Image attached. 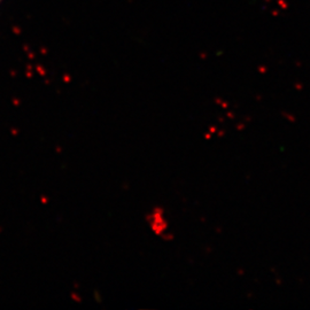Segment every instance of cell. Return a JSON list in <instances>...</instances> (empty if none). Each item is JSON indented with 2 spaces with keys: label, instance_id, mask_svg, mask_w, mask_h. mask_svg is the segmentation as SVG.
Segmentation results:
<instances>
[{
  "label": "cell",
  "instance_id": "obj_1",
  "mask_svg": "<svg viewBox=\"0 0 310 310\" xmlns=\"http://www.w3.org/2000/svg\"><path fill=\"white\" fill-rule=\"evenodd\" d=\"M147 221H148V224L151 225L152 230H153L154 233H156L158 236H161V237H163L166 234L168 229V224L162 208H155L153 210V213L148 216Z\"/></svg>",
  "mask_w": 310,
  "mask_h": 310
},
{
  "label": "cell",
  "instance_id": "obj_2",
  "mask_svg": "<svg viewBox=\"0 0 310 310\" xmlns=\"http://www.w3.org/2000/svg\"><path fill=\"white\" fill-rule=\"evenodd\" d=\"M2 1H4V0H0V4H1V2H2Z\"/></svg>",
  "mask_w": 310,
  "mask_h": 310
}]
</instances>
